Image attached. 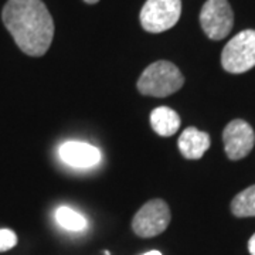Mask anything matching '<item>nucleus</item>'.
<instances>
[{
	"label": "nucleus",
	"instance_id": "nucleus-8",
	"mask_svg": "<svg viewBox=\"0 0 255 255\" xmlns=\"http://www.w3.org/2000/svg\"><path fill=\"white\" fill-rule=\"evenodd\" d=\"M60 156L63 162L74 167H92L100 163L101 160V152L98 147L77 140L63 143L60 147Z\"/></svg>",
	"mask_w": 255,
	"mask_h": 255
},
{
	"label": "nucleus",
	"instance_id": "nucleus-11",
	"mask_svg": "<svg viewBox=\"0 0 255 255\" xmlns=\"http://www.w3.org/2000/svg\"><path fill=\"white\" fill-rule=\"evenodd\" d=\"M231 213L236 217H255V184L240 191L231 201Z\"/></svg>",
	"mask_w": 255,
	"mask_h": 255
},
{
	"label": "nucleus",
	"instance_id": "nucleus-5",
	"mask_svg": "<svg viewBox=\"0 0 255 255\" xmlns=\"http://www.w3.org/2000/svg\"><path fill=\"white\" fill-rule=\"evenodd\" d=\"M170 219L172 214L167 203L162 199H153L137 210L132 220V230L137 237H156L166 231Z\"/></svg>",
	"mask_w": 255,
	"mask_h": 255
},
{
	"label": "nucleus",
	"instance_id": "nucleus-12",
	"mask_svg": "<svg viewBox=\"0 0 255 255\" xmlns=\"http://www.w3.org/2000/svg\"><path fill=\"white\" fill-rule=\"evenodd\" d=\"M55 220L57 223L68 231H82L87 227V219L77 213L75 210L61 206L55 211Z\"/></svg>",
	"mask_w": 255,
	"mask_h": 255
},
{
	"label": "nucleus",
	"instance_id": "nucleus-2",
	"mask_svg": "<svg viewBox=\"0 0 255 255\" xmlns=\"http://www.w3.org/2000/svg\"><path fill=\"white\" fill-rule=\"evenodd\" d=\"M184 84L182 71L170 61H156L147 65L137 80V91L146 97L164 98L177 92Z\"/></svg>",
	"mask_w": 255,
	"mask_h": 255
},
{
	"label": "nucleus",
	"instance_id": "nucleus-16",
	"mask_svg": "<svg viewBox=\"0 0 255 255\" xmlns=\"http://www.w3.org/2000/svg\"><path fill=\"white\" fill-rule=\"evenodd\" d=\"M85 3H88V4H95V3H98L100 0H84Z\"/></svg>",
	"mask_w": 255,
	"mask_h": 255
},
{
	"label": "nucleus",
	"instance_id": "nucleus-3",
	"mask_svg": "<svg viewBox=\"0 0 255 255\" xmlns=\"http://www.w3.org/2000/svg\"><path fill=\"white\" fill-rule=\"evenodd\" d=\"M221 65L231 74H243L255 67V30H243L228 41L221 53Z\"/></svg>",
	"mask_w": 255,
	"mask_h": 255
},
{
	"label": "nucleus",
	"instance_id": "nucleus-14",
	"mask_svg": "<svg viewBox=\"0 0 255 255\" xmlns=\"http://www.w3.org/2000/svg\"><path fill=\"white\" fill-rule=\"evenodd\" d=\"M248 251L251 255H255V234L248 241Z\"/></svg>",
	"mask_w": 255,
	"mask_h": 255
},
{
	"label": "nucleus",
	"instance_id": "nucleus-6",
	"mask_svg": "<svg viewBox=\"0 0 255 255\" xmlns=\"http://www.w3.org/2000/svg\"><path fill=\"white\" fill-rule=\"evenodd\" d=\"M200 24L211 40H223L234 26V13L228 0H207L200 11Z\"/></svg>",
	"mask_w": 255,
	"mask_h": 255
},
{
	"label": "nucleus",
	"instance_id": "nucleus-9",
	"mask_svg": "<svg viewBox=\"0 0 255 255\" xmlns=\"http://www.w3.org/2000/svg\"><path fill=\"white\" fill-rule=\"evenodd\" d=\"M210 145H211V140H210L209 133L199 130L194 127L184 129L177 140V146L183 157L190 159V160H197L203 157V155L209 150Z\"/></svg>",
	"mask_w": 255,
	"mask_h": 255
},
{
	"label": "nucleus",
	"instance_id": "nucleus-7",
	"mask_svg": "<svg viewBox=\"0 0 255 255\" xmlns=\"http://www.w3.org/2000/svg\"><path fill=\"white\" fill-rule=\"evenodd\" d=\"M224 150L228 159L240 160L254 147L255 133L251 125L243 119H234L223 130Z\"/></svg>",
	"mask_w": 255,
	"mask_h": 255
},
{
	"label": "nucleus",
	"instance_id": "nucleus-4",
	"mask_svg": "<svg viewBox=\"0 0 255 255\" xmlns=\"http://www.w3.org/2000/svg\"><path fill=\"white\" fill-rule=\"evenodd\" d=\"M182 14V0H146L139 20L147 33H163L174 27Z\"/></svg>",
	"mask_w": 255,
	"mask_h": 255
},
{
	"label": "nucleus",
	"instance_id": "nucleus-10",
	"mask_svg": "<svg viewBox=\"0 0 255 255\" xmlns=\"http://www.w3.org/2000/svg\"><path fill=\"white\" fill-rule=\"evenodd\" d=\"M180 117L179 114L169 107L155 108L150 114V127L159 136H173L180 128Z\"/></svg>",
	"mask_w": 255,
	"mask_h": 255
},
{
	"label": "nucleus",
	"instance_id": "nucleus-13",
	"mask_svg": "<svg viewBox=\"0 0 255 255\" xmlns=\"http://www.w3.org/2000/svg\"><path fill=\"white\" fill-rule=\"evenodd\" d=\"M17 246V236L13 230L0 228V253L9 251Z\"/></svg>",
	"mask_w": 255,
	"mask_h": 255
},
{
	"label": "nucleus",
	"instance_id": "nucleus-1",
	"mask_svg": "<svg viewBox=\"0 0 255 255\" xmlns=\"http://www.w3.org/2000/svg\"><path fill=\"white\" fill-rule=\"evenodd\" d=\"M1 21L17 47L30 57H43L54 38V21L41 0H7Z\"/></svg>",
	"mask_w": 255,
	"mask_h": 255
},
{
	"label": "nucleus",
	"instance_id": "nucleus-15",
	"mask_svg": "<svg viewBox=\"0 0 255 255\" xmlns=\"http://www.w3.org/2000/svg\"><path fill=\"white\" fill-rule=\"evenodd\" d=\"M142 255H163L160 251H156V250H152V251H147V253H145V254Z\"/></svg>",
	"mask_w": 255,
	"mask_h": 255
}]
</instances>
